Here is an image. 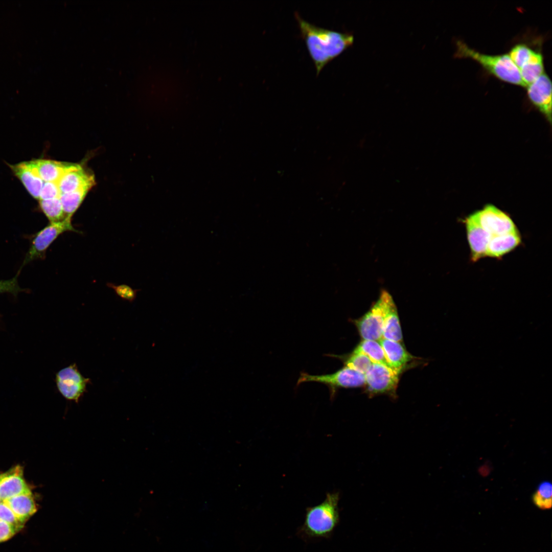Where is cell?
Here are the masks:
<instances>
[{
	"label": "cell",
	"mask_w": 552,
	"mask_h": 552,
	"mask_svg": "<svg viewBox=\"0 0 552 552\" xmlns=\"http://www.w3.org/2000/svg\"><path fill=\"white\" fill-rule=\"evenodd\" d=\"M301 36L313 61L318 75L324 66L352 45L353 36L317 27L295 13Z\"/></svg>",
	"instance_id": "obj_1"
},
{
	"label": "cell",
	"mask_w": 552,
	"mask_h": 552,
	"mask_svg": "<svg viewBox=\"0 0 552 552\" xmlns=\"http://www.w3.org/2000/svg\"><path fill=\"white\" fill-rule=\"evenodd\" d=\"M457 57L469 58L480 64L485 70L499 79L511 84L526 87L519 69L507 54L492 55L481 53L461 40L456 42Z\"/></svg>",
	"instance_id": "obj_2"
},
{
	"label": "cell",
	"mask_w": 552,
	"mask_h": 552,
	"mask_svg": "<svg viewBox=\"0 0 552 552\" xmlns=\"http://www.w3.org/2000/svg\"><path fill=\"white\" fill-rule=\"evenodd\" d=\"M338 493H328L320 504L307 509L303 530L311 537H325L339 521Z\"/></svg>",
	"instance_id": "obj_3"
},
{
	"label": "cell",
	"mask_w": 552,
	"mask_h": 552,
	"mask_svg": "<svg viewBox=\"0 0 552 552\" xmlns=\"http://www.w3.org/2000/svg\"><path fill=\"white\" fill-rule=\"evenodd\" d=\"M393 300L386 290L381 291L371 309L354 323L363 340L379 341L382 338L384 320L388 306Z\"/></svg>",
	"instance_id": "obj_4"
},
{
	"label": "cell",
	"mask_w": 552,
	"mask_h": 552,
	"mask_svg": "<svg viewBox=\"0 0 552 552\" xmlns=\"http://www.w3.org/2000/svg\"><path fill=\"white\" fill-rule=\"evenodd\" d=\"M307 382L323 383L329 388L331 397H334L336 390L339 388H353L365 384V375L352 369L344 366L330 374L313 375L302 373L296 384Z\"/></svg>",
	"instance_id": "obj_5"
},
{
	"label": "cell",
	"mask_w": 552,
	"mask_h": 552,
	"mask_svg": "<svg viewBox=\"0 0 552 552\" xmlns=\"http://www.w3.org/2000/svg\"><path fill=\"white\" fill-rule=\"evenodd\" d=\"M68 231L79 232L73 226L71 218H66L59 222L50 223L41 229L34 237L22 266L34 260L44 258L45 251L51 244L60 235Z\"/></svg>",
	"instance_id": "obj_6"
},
{
	"label": "cell",
	"mask_w": 552,
	"mask_h": 552,
	"mask_svg": "<svg viewBox=\"0 0 552 552\" xmlns=\"http://www.w3.org/2000/svg\"><path fill=\"white\" fill-rule=\"evenodd\" d=\"M400 374L392 367L373 363L364 374L367 393L370 396L385 394L396 397Z\"/></svg>",
	"instance_id": "obj_7"
},
{
	"label": "cell",
	"mask_w": 552,
	"mask_h": 552,
	"mask_svg": "<svg viewBox=\"0 0 552 552\" xmlns=\"http://www.w3.org/2000/svg\"><path fill=\"white\" fill-rule=\"evenodd\" d=\"M470 216L492 236L517 231L510 216L493 204L485 205Z\"/></svg>",
	"instance_id": "obj_8"
},
{
	"label": "cell",
	"mask_w": 552,
	"mask_h": 552,
	"mask_svg": "<svg viewBox=\"0 0 552 552\" xmlns=\"http://www.w3.org/2000/svg\"><path fill=\"white\" fill-rule=\"evenodd\" d=\"M90 380L84 377L76 364H72L60 370L56 375L57 388L66 399L78 402L86 391Z\"/></svg>",
	"instance_id": "obj_9"
},
{
	"label": "cell",
	"mask_w": 552,
	"mask_h": 552,
	"mask_svg": "<svg viewBox=\"0 0 552 552\" xmlns=\"http://www.w3.org/2000/svg\"><path fill=\"white\" fill-rule=\"evenodd\" d=\"M526 87L527 96L531 102L550 123L551 82L549 78L544 73Z\"/></svg>",
	"instance_id": "obj_10"
},
{
	"label": "cell",
	"mask_w": 552,
	"mask_h": 552,
	"mask_svg": "<svg viewBox=\"0 0 552 552\" xmlns=\"http://www.w3.org/2000/svg\"><path fill=\"white\" fill-rule=\"evenodd\" d=\"M31 492L23 477V470L17 466L0 474V500H7L18 495Z\"/></svg>",
	"instance_id": "obj_11"
},
{
	"label": "cell",
	"mask_w": 552,
	"mask_h": 552,
	"mask_svg": "<svg viewBox=\"0 0 552 552\" xmlns=\"http://www.w3.org/2000/svg\"><path fill=\"white\" fill-rule=\"evenodd\" d=\"M467 239L471 250V260L476 262L486 257L488 243L492 236L469 216L465 220Z\"/></svg>",
	"instance_id": "obj_12"
},
{
	"label": "cell",
	"mask_w": 552,
	"mask_h": 552,
	"mask_svg": "<svg viewBox=\"0 0 552 552\" xmlns=\"http://www.w3.org/2000/svg\"><path fill=\"white\" fill-rule=\"evenodd\" d=\"M60 193L75 191L86 186L93 187L95 178L93 175L86 172L78 164L65 172L57 182Z\"/></svg>",
	"instance_id": "obj_13"
},
{
	"label": "cell",
	"mask_w": 552,
	"mask_h": 552,
	"mask_svg": "<svg viewBox=\"0 0 552 552\" xmlns=\"http://www.w3.org/2000/svg\"><path fill=\"white\" fill-rule=\"evenodd\" d=\"M27 163L43 181L56 183L65 172L75 165L73 163L43 159L33 160Z\"/></svg>",
	"instance_id": "obj_14"
},
{
	"label": "cell",
	"mask_w": 552,
	"mask_h": 552,
	"mask_svg": "<svg viewBox=\"0 0 552 552\" xmlns=\"http://www.w3.org/2000/svg\"><path fill=\"white\" fill-rule=\"evenodd\" d=\"M379 342L390 366L395 370L401 373L412 360L413 357L406 351L401 342L383 338Z\"/></svg>",
	"instance_id": "obj_15"
},
{
	"label": "cell",
	"mask_w": 552,
	"mask_h": 552,
	"mask_svg": "<svg viewBox=\"0 0 552 552\" xmlns=\"http://www.w3.org/2000/svg\"><path fill=\"white\" fill-rule=\"evenodd\" d=\"M521 236L518 231L492 236L488 243L486 257L499 258L511 251L521 243Z\"/></svg>",
	"instance_id": "obj_16"
},
{
	"label": "cell",
	"mask_w": 552,
	"mask_h": 552,
	"mask_svg": "<svg viewBox=\"0 0 552 552\" xmlns=\"http://www.w3.org/2000/svg\"><path fill=\"white\" fill-rule=\"evenodd\" d=\"M10 167L29 193L34 198L39 199L43 181L31 169L28 163L11 165Z\"/></svg>",
	"instance_id": "obj_17"
},
{
	"label": "cell",
	"mask_w": 552,
	"mask_h": 552,
	"mask_svg": "<svg viewBox=\"0 0 552 552\" xmlns=\"http://www.w3.org/2000/svg\"><path fill=\"white\" fill-rule=\"evenodd\" d=\"M3 501L24 523L37 511L31 492L21 494Z\"/></svg>",
	"instance_id": "obj_18"
},
{
	"label": "cell",
	"mask_w": 552,
	"mask_h": 552,
	"mask_svg": "<svg viewBox=\"0 0 552 552\" xmlns=\"http://www.w3.org/2000/svg\"><path fill=\"white\" fill-rule=\"evenodd\" d=\"M382 338L398 342H401L403 339L397 309L393 299L390 302L386 310Z\"/></svg>",
	"instance_id": "obj_19"
},
{
	"label": "cell",
	"mask_w": 552,
	"mask_h": 552,
	"mask_svg": "<svg viewBox=\"0 0 552 552\" xmlns=\"http://www.w3.org/2000/svg\"><path fill=\"white\" fill-rule=\"evenodd\" d=\"M519 70L522 80L526 86L533 83L544 73L543 60L541 54L534 51Z\"/></svg>",
	"instance_id": "obj_20"
},
{
	"label": "cell",
	"mask_w": 552,
	"mask_h": 552,
	"mask_svg": "<svg viewBox=\"0 0 552 552\" xmlns=\"http://www.w3.org/2000/svg\"><path fill=\"white\" fill-rule=\"evenodd\" d=\"M91 188L86 186L75 191L60 194L59 199L67 217L72 218Z\"/></svg>",
	"instance_id": "obj_21"
},
{
	"label": "cell",
	"mask_w": 552,
	"mask_h": 552,
	"mask_svg": "<svg viewBox=\"0 0 552 552\" xmlns=\"http://www.w3.org/2000/svg\"><path fill=\"white\" fill-rule=\"evenodd\" d=\"M354 351L366 355L373 363H380L392 367L379 341L363 340Z\"/></svg>",
	"instance_id": "obj_22"
},
{
	"label": "cell",
	"mask_w": 552,
	"mask_h": 552,
	"mask_svg": "<svg viewBox=\"0 0 552 552\" xmlns=\"http://www.w3.org/2000/svg\"><path fill=\"white\" fill-rule=\"evenodd\" d=\"M330 356L340 358L343 360L346 366L363 374L367 372L373 363L366 355L354 351L347 356Z\"/></svg>",
	"instance_id": "obj_23"
},
{
	"label": "cell",
	"mask_w": 552,
	"mask_h": 552,
	"mask_svg": "<svg viewBox=\"0 0 552 552\" xmlns=\"http://www.w3.org/2000/svg\"><path fill=\"white\" fill-rule=\"evenodd\" d=\"M39 205L50 223L61 221L66 218H69L66 217L63 210L59 198L39 200Z\"/></svg>",
	"instance_id": "obj_24"
},
{
	"label": "cell",
	"mask_w": 552,
	"mask_h": 552,
	"mask_svg": "<svg viewBox=\"0 0 552 552\" xmlns=\"http://www.w3.org/2000/svg\"><path fill=\"white\" fill-rule=\"evenodd\" d=\"M551 484L548 481L540 484L533 496L535 505L543 510L550 509L551 507Z\"/></svg>",
	"instance_id": "obj_25"
},
{
	"label": "cell",
	"mask_w": 552,
	"mask_h": 552,
	"mask_svg": "<svg viewBox=\"0 0 552 552\" xmlns=\"http://www.w3.org/2000/svg\"><path fill=\"white\" fill-rule=\"evenodd\" d=\"M534 50L526 45L518 44L512 48L508 54L512 61L519 69L528 59Z\"/></svg>",
	"instance_id": "obj_26"
},
{
	"label": "cell",
	"mask_w": 552,
	"mask_h": 552,
	"mask_svg": "<svg viewBox=\"0 0 552 552\" xmlns=\"http://www.w3.org/2000/svg\"><path fill=\"white\" fill-rule=\"evenodd\" d=\"M0 519L12 525L17 532L24 525V523L15 515L5 501L0 502Z\"/></svg>",
	"instance_id": "obj_27"
},
{
	"label": "cell",
	"mask_w": 552,
	"mask_h": 552,
	"mask_svg": "<svg viewBox=\"0 0 552 552\" xmlns=\"http://www.w3.org/2000/svg\"><path fill=\"white\" fill-rule=\"evenodd\" d=\"M60 192L57 183L45 182L41 189L39 200H48L59 198Z\"/></svg>",
	"instance_id": "obj_28"
},
{
	"label": "cell",
	"mask_w": 552,
	"mask_h": 552,
	"mask_svg": "<svg viewBox=\"0 0 552 552\" xmlns=\"http://www.w3.org/2000/svg\"><path fill=\"white\" fill-rule=\"evenodd\" d=\"M18 273L14 278L5 280H0V293L8 292L16 295L19 292L24 291L18 285L17 282Z\"/></svg>",
	"instance_id": "obj_29"
},
{
	"label": "cell",
	"mask_w": 552,
	"mask_h": 552,
	"mask_svg": "<svg viewBox=\"0 0 552 552\" xmlns=\"http://www.w3.org/2000/svg\"><path fill=\"white\" fill-rule=\"evenodd\" d=\"M116 293L123 299L132 301L136 297V291L132 289L129 286L126 285H120L118 286L110 285Z\"/></svg>",
	"instance_id": "obj_30"
},
{
	"label": "cell",
	"mask_w": 552,
	"mask_h": 552,
	"mask_svg": "<svg viewBox=\"0 0 552 552\" xmlns=\"http://www.w3.org/2000/svg\"><path fill=\"white\" fill-rule=\"evenodd\" d=\"M16 532L12 525L0 519V542L10 539Z\"/></svg>",
	"instance_id": "obj_31"
},
{
	"label": "cell",
	"mask_w": 552,
	"mask_h": 552,
	"mask_svg": "<svg viewBox=\"0 0 552 552\" xmlns=\"http://www.w3.org/2000/svg\"><path fill=\"white\" fill-rule=\"evenodd\" d=\"M1 500H0V502H1Z\"/></svg>",
	"instance_id": "obj_32"
}]
</instances>
